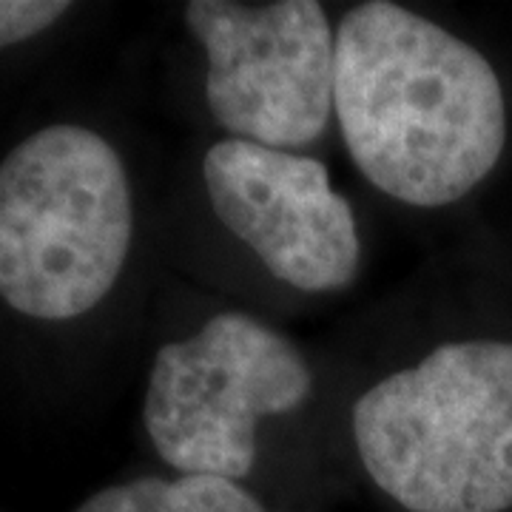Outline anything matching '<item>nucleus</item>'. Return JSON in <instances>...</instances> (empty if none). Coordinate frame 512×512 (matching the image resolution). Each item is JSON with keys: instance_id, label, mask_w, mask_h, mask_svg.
<instances>
[{"instance_id": "4", "label": "nucleus", "mask_w": 512, "mask_h": 512, "mask_svg": "<svg viewBox=\"0 0 512 512\" xmlns=\"http://www.w3.org/2000/svg\"><path fill=\"white\" fill-rule=\"evenodd\" d=\"M311 390V365L282 330L222 311L157 350L143 424L180 476L242 481L259 458L262 421L299 410Z\"/></svg>"}, {"instance_id": "8", "label": "nucleus", "mask_w": 512, "mask_h": 512, "mask_svg": "<svg viewBox=\"0 0 512 512\" xmlns=\"http://www.w3.org/2000/svg\"><path fill=\"white\" fill-rule=\"evenodd\" d=\"M69 9L66 0H0V49L46 32Z\"/></svg>"}, {"instance_id": "3", "label": "nucleus", "mask_w": 512, "mask_h": 512, "mask_svg": "<svg viewBox=\"0 0 512 512\" xmlns=\"http://www.w3.org/2000/svg\"><path fill=\"white\" fill-rule=\"evenodd\" d=\"M134 197L117 148L57 123L0 163V299L23 316L66 322L97 308L126 268Z\"/></svg>"}, {"instance_id": "5", "label": "nucleus", "mask_w": 512, "mask_h": 512, "mask_svg": "<svg viewBox=\"0 0 512 512\" xmlns=\"http://www.w3.org/2000/svg\"><path fill=\"white\" fill-rule=\"evenodd\" d=\"M183 20L205 55V103L228 137L316 143L333 117L336 32L316 0H191Z\"/></svg>"}, {"instance_id": "2", "label": "nucleus", "mask_w": 512, "mask_h": 512, "mask_svg": "<svg viewBox=\"0 0 512 512\" xmlns=\"http://www.w3.org/2000/svg\"><path fill=\"white\" fill-rule=\"evenodd\" d=\"M365 473L410 512L512 510V342L464 339L353 404Z\"/></svg>"}, {"instance_id": "6", "label": "nucleus", "mask_w": 512, "mask_h": 512, "mask_svg": "<svg viewBox=\"0 0 512 512\" xmlns=\"http://www.w3.org/2000/svg\"><path fill=\"white\" fill-rule=\"evenodd\" d=\"M202 183L217 220L279 282L336 293L359 276L356 214L322 160L225 137L205 151Z\"/></svg>"}, {"instance_id": "1", "label": "nucleus", "mask_w": 512, "mask_h": 512, "mask_svg": "<svg viewBox=\"0 0 512 512\" xmlns=\"http://www.w3.org/2000/svg\"><path fill=\"white\" fill-rule=\"evenodd\" d=\"M333 117L367 183L413 208L464 200L507 146L493 63L390 0L359 3L339 20Z\"/></svg>"}, {"instance_id": "7", "label": "nucleus", "mask_w": 512, "mask_h": 512, "mask_svg": "<svg viewBox=\"0 0 512 512\" xmlns=\"http://www.w3.org/2000/svg\"><path fill=\"white\" fill-rule=\"evenodd\" d=\"M74 512H265L251 490L220 476H143L111 484Z\"/></svg>"}]
</instances>
